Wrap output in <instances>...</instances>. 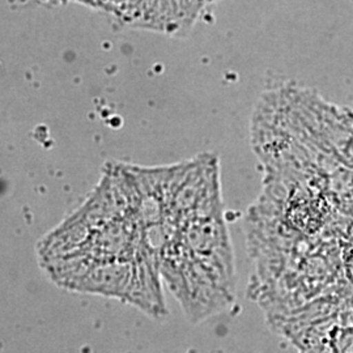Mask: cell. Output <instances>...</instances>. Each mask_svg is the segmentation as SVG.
I'll return each mask as SVG.
<instances>
[{
	"instance_id": "6da1fadb",
	"label": "cell",
	"mask_w": 353,
	"mask_h": 353,
	"mask_svg": "<svg viewBox=\"0 0 353 353\" xmlns=\"http://www.w3.org/2000/svg\"><path fill=\"white\" fill-rule=\"evenodd\" d=\"M41 267L67 290L115 297L139 307L160 287L147 248L131 166L109 165L83 205L41 240Z\"/></svg>"
}]
</instances>
